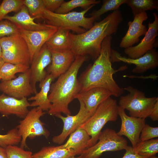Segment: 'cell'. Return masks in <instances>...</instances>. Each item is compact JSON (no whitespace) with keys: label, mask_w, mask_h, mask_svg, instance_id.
<instances>
[{"label":"cell","mask_w":158,"mask_h":158,"mask_svg":"<svg viewBox=\"0 0 158 158\" xmlns=\"http://www.w3.org/2000/svg\"><path fill=\"white\" fill-rule=\"evenodd\" d=\"M112 37H106L102 44L100 54L92 65L89 66L80 76L78 80L81 85L80 92L96 87H102L108 90L112 95L119 97L123 93V88L119 87L114 79L113 75L119 71L127 68L126 66L115 69L111 60Z\"/></svg>","instance_id":"6da1fadb"},{"label":"cell","mask_w":158,"mask_h":158,"mask_svg":"<svg viewBox=\"0 0 158 158\" xmlns=\"http://www.w3.org/2000/svg\"><path fill=\"white\" fill-rule=\"evenodd\" d=\"M118 106L115 99L109 97L101 103L94 114L78 128L85 130L90 136L88 148L97 142L102 129L107 122L117 120Z\"/></svg>","instance_id":"277c9868"},{"label":"cell","mask_w":158,"mask_h":158,"mask_svg":"<svg viewBox=\"0 0 158 158\" xmlns=\"http://www.w3.org/2000/svg\"><path fill=\"white\" fill-rule=\"evenodd\" d=\"M150 158H158V157H156V156H154Z\"/></svg>","instance_id":"ee69618b"},{"label":"cell","mask_w":158,"mask_h":158,"mask_svg":"<svg viewBox=\"0 0 158 158\" xmlns=\"http://www.w3.org/2000/svg\"><path fill=\"white\" fill-rule=\"evenodd\" d=\"M0 80H1V78L0 77Z\"/></svg>","instance_id":"f6af8a7d"},{"label":"cell","mask_w":158,"mask_h":158,"mask_svg":"<svg viewBox=\"0 0 158 158\" xmlns=\"http://www.w3.org/2000/svg\"><path fill=\"white\" fill-rule=\"evenodd\" d=\"M2 53L5 62L23 64L30 66V57L28 46L19 33L0 38Z\"/></svg>","instance_id":"52a82bcc"},{"label":"cell","mask_w":158,"mask_h":158,"mask_svg":"<svg viewBox=\"0 0 158 158\" xmlns=\"http://www.w3.org/2000/svg\"><path fill=\"white\" fill-rule=\"evenodd\" d=\"M125 150L126 152L122 158H146L136 153L132 146L127 145Z\"/></svg>","instance_id":"74e56055"},{"label":"cell","mask_w":158,"mask_h":158,"mask_svg":"<svg viewBox=\"0 0 158 158\" xmlns=\"http://www.w3.org/2000/svg\"><path fill=\"white\" fill-rule=\"evenodd\" d=\"M18 28L19 34L28 46L30 55L31 63L34 56L39 52L58 28L55 27L42 30L30 31Z\"/></svg>","instance_id":"2e32d148"},{"label":"cell","mask_w":158,"mask_h":158,"mask_svg":"<svg viewBox=\"0 0 158 158\" xmlns=\"http://www.w3.org/2000/svg\"><path fill=\"white\" fill-rule=\"evenodd\" d=\"M50 51L51 61L47 67V72L55 79L68 69L75 60V57L71 49Z\"/></svg>","instance_id":"ac0fdd59"},{"label":"cell","mask_w":158,"mask_h":158,"mask_svg":"<svg viewBox=\"0 0 158 158\" xmlns=\"http://www.w3.org/2000/svg\"><path fill=\"white\" fill-rule=\"evenodd\" d=\"M51 61V51L45 44L33 57L29 69L30 83L36 94L37 92L36 84L45 78L48 73L45 69Z\"/></svg>","instance_id":"4fadbf2b"},{"label":"cell","mask_w":158,"mask_h":158,"mask_svg":"<svg viewBox=\"0 0 158 158\" xmlns=\"http://www.w3.org/2000/svg\"><path fill=\"white\" fill-rule=\"evenodd\" d=\"M42 1L46 9L53 12L65 1L63 0H42Z\"/></svg>","instance_id":"8d00e7d4"},{"label":"cell","mask_w":158,"mask_h":158,"mask_svg":"<svg viewBox=\"0 0 158 158\" xmlns=\"http://www.w3.org/2000/svg\"><path fill=\"white\" fill-rule=\"evenodd\" d=\"M29 68V66L23 64L5 62L0 70V77L3 80L14 79L16 78V73H24Z\"/></svg>","instance_id":"83f0119b"},{"label":"cell","mask_w":158,"mask_h":158,"mask_svg":"<svg viewBox=\"0 0 158 158\" xmlns=\"http://www.w3.org/2000/svg\"><path fill=\"white\" fill-rule=\"evenodd\" d=\"M21 140L16 128L9 130L5 135L0 134V146L5 148L9 145H17Z\"/></svg>","instance_id":"1f68e13d"},{"label":"cell","mask_w":158,"mask_h":158,"mask_svg":"<svg viewBox=\"0 0 158 158\" xmlns=\"http://www.w3.org/2000/svg\"><path fill=\"white\" fill-rule=\"evenodd\" d=\"M111 96V93L107 89L96 87L80 92L76 99L82 100L88 112L92 115L98 105Z\"/></svg>","instance_id":"44dd1931"},{"label":"cell","mask_w":158,"mask_h":158,"mask_svg":"<svg viewBox=\"0 0 158 158\" xmlns=\"http://www.w3.org/2000/svg\"><path fill=\"white\" fill-rule=\"evenodd\" d=\"M98 142L85 150L81 158H99L104 152L125 150L128 145L126 139L118 135L114 130L106 128L100 134Z\"/></svg>","instance_id":"ba28073f"},{"label":"cell","mask_w":158,"mask_h":158,"mask_svg":"<svg viewBox=\"0 0 158 158\" xmlns=\"http://www.w3.org/2000/svg\"><path fill=\"white\" fill-rule=\"evenodd\" d=\"M134 149L138 154L146 158L156 156L158 152V139L139 142Z\"/></svg>","instance_id":"4316f807"},{"label":"cell","mask_w":158,"mask_h":158,"mask_svg":"<svg viewBox=\"0 0 158 158\" xmlns=\"http://www.w3.org/2000/svg\"><path fill=\"white\" fill-rule=\"evenodd\" d=\"M44 112L38 107H34L29 111L17 126L18 133L21 137L20 147H26L28 138L32 139L36 137L43 136L46 138L49 136L50 133L44 127V123L40 120Z\"/></svg>","instance_id":"9c48e42d"},{"label":"cell","mask_w":158,"mask_h":158,"mask_svg":"<svg viewBox=\"0 0 158 158\" xmlns=\"http://www.w3.org/2000/svg\"><path fill=\"white\" fill-rule=\"evenodd\" d=\"M118 115L121 123L120 129L117 134L119 136L127 137L135 148L139 142L141 131L145 124V119L129 116L126 113L125 110L119 106Z\"/></svg>","instance_id":"5bb4252c"},{"label":"cell","mask_w":158,"mask_h":158,"mask_svg":"<svg viewBox=\"0 0 158 158\" xmlns=\"http://www.w3.org/2000/svg\"><path fill=\"white\" fill-rule=\"evenodd\" d=\"M111 60L112 63L123 62L135 66L132 72L134 73H142L149 70L154 69L158 66V53L153 49L139 58L133 59L123 56L118 52L111 49Z\"/></svg>","instance_id":"8fae6325"},{"label":"cell","mask_w":158,"mask_h":158,"mask_svg":"<svg viewBox=\"0 0 158 158\" xmlns=\"http://www.w3.org/2000/svg\"><path fill=\"white\" fill-rule=\"evenodd\" d=\"M76 155L72 149L62 148L60 146H50L43 147L33 154V158H67Z\"/></svg>","instance_id":"d4e9b609"},{"label":"cell","mask_w":158,"mask_h":158,"mask_svg":"<svg viewBox=\"0 0 158 158\" xmlns=\"http://www.w3.org/2000/svg\"><path fill=\"white\" fill-rule=\"evenodd\" d=\"M67 158H81V156L80 155L79 157H75V156H72Z\"/></svg>","instance_id":"7bdbcfd3"},{"label":"cell","mask_w":158,"mask_h":158,"mask_svg":"<svg viewBox=\"0 0 158 158\" xmlns=\"http://www.w3.org/2000/svg\"><path fill=\"white\" fill-rule=\"evenodd\" d=\"M91 137L85 130L78 128L71 133L66 142L59 145L62 148L71 149L76 155H80L88 148V144Z\"/></svg>","instance_id":"603a6c76"},{"label":"cell","mask_w":158,"mask_h":158,"mask_svg":"<svg viewBox=\"0 0 158 158\" xmlns=\"http://www.w3.org/2000/svg\"><path fill=\"white\" fill-rule=\"evenodd\" d=\"M139 142L147 140L158 137V127H152L145 124L141 132Z\"/></svg>","instance_id":"d590c367"},{"label":"cell","mask_w":158,"mask_h":158,"mask_svg":"<svg viewBox=\"0 0 158 158\" xmlns=\"http://www.w3.org/2000/svg\"><path fill=\"white\" fill-rule=\"evenodd\" d=\"M23 0H4L0 4V21L11 12L20 10L23 5Z\"/></svg>","instance_id":"4dcf8cb0"},{"label":"cell","mask_w":158,"mask_h":158,"mask_svg":"<svg viewBox=\"0 0 158 158\" xmlns=\"http://www.w3.org/2000/svg\"><path fill=\"white\" fill-rule=\"evenodd\" d=\"M37 18H38L32 17L27 8L23 5L17 13L13 16L7 15L4 19L10 21L18 27L28 30H40L55 27L48 24L37 23L35 20Z\"/></svg>","instance_id":"ffe728a7"},{"label":"cell","mask_w":158,"mask_h":158,"mask_svg":"<svg viewBox=\"0 0 158 158\" xmlns=\"http://www.w3.org/2000/svg\"><path fill=\"white\" fill-rule=\"evenodd\" d=\"M23 3L32 17L42 18L46 8L42 0H23Z\"/></svg>","instance_id":"d6a6232c"},{"label":"cell","mask_w":158,"mask_h":158,"mask_svg":"<svg viewBox=\"0 0 158 158\" xmlns=\"http://www.w3.org/2000/svg\"><path fill=\"white\" fill-rule=\"evenodd\" d=\"M148 18L145 12L135 15L133 21L128 22V29L121 39L119 44L120 47L126 49L133 46L139 41L140 36L145 35L147 29L143 23Z\"/></svg>","instance_id":"e0dca14e"},{"label":"cell","mask_w":158,"mask_h":158,"mask_svg":"<svg viewBox=\"0 0 158 158\" xmlns=\"http://www.w3.org/2000/svg\"><path fill=\"white\" fill-rule=\"evenodd\" d=\"M153 15L154 20L148 23V29L140 42L135 46L125 49L124 52L128 57L133 59L139 58L155 47L156 38L158 35V17L156 13H154Z\"/></svg>","instance_id":"9a60e30c"},{"label":"cell","mask_w":158,"mask_h":158,"mask_svg":"<svg viewBox=\"0 0 158 158\" xmlns=\"http://www.w3.org/2000/svg\"><path fill=\"white\" fill-rule=\"evenodd\" d=\"M128 93L121 96L118 106L129 111L130 116L145 119L148 117L158 97H147L144 92L131 86L123 88Z\"/></svg>","instance_id":"8992f818"},{"label":"cell","mask_w":158,"mask_h":158,"mask_svg":"<svg viewBox=\"0 0 158 158\" xmlns=\"http://www.w3.org/2000/svg\"><path fill=\"white\" fill-rule=\"evenodd\" d=\"M78 100L80 103V108L76 115H68L65 117L61 114H58L55 115L62 121L63 126L61 133L53 138V143L62 144L69 135L78 129L92 115L88 112L82 101Z\"/></svg>","instance_id":"7c38bea8"},{"label":"cell","mask_w":158,"mask_h":158,"mask_svg":"<svg viewBox=\"0 0 158 158\" xmlns=\"http://www.w3.org/2000/svg\"><path fill=\"white\" fill-rule=\"evenodd\" d=\"M70 33V30L67 29L58 28L57 31L45 44L51 51H61L71 49Z\"/></svg>","instance_id":"cb8c5ba5"},{"label":"cell","mask_w":158,"mask_h":158,"mask_svg":"<svg viewBox=\"0 0 158 158\" xmlns=\"http://www.w3.org/2000/svg\"><path fill=\"white\" fill-rule=\"evenodd\" d=\"M153 121H157L158 120V100L155 104L153 109L149 116Z\"/></svg>","instance_id":"f35d334b"},{"label":"cell","mask_w":158,"mask_h":158,"mask_svg":"<svg viewBox=\"0 0 158 158\" xmlns=\"http://www.w3.org/2000/svg\"><path fill=\"white\" fill-rule=\"evenodd\" d=\"M30 104L27 97L18 99L4 93L0 95V113L3 116L13 115L23 118Z\"/></svg>","instance_id":"d6986e66"},{"label":"cell","mask_w":158,"mask_h":158,"mask_svg":"<svg viewBox=\"0 0 158 158\" xmlns=\"http://www.w3.org/2000/svg\"><path fill=\"white\" fill-rule=\"evenodd\" d=\"M87 58L86 56H76L68 69L51 83L48 96L51 104L48 111L49 114L55 115L63 113L71 115L69 104L76 99L82 88L77 78L78 73Z\"/></svg>","instance_id":"3957f363"},{"label":"cell","mask_w":158,"mask_h":158,"mask_svg":"<svg viewBox=\"0 0 158 158\" xmlns=\"http://www.w3.org/2000/svg\"><path fill=\"white\" fill-rule=\"evenodd\" d=\"M5 62V61L1 57H0V70Z\"/></svg>","instance_id":"60d3db41"},{"label":"cell","mask_w":158,"mask_h":158,"mask_svg":"<svg viewBox=\"0 0 158 158\" xmlns=\"http://www.w3.org/2000/svg\"><path fill=\"white\" fill-rule=\"evenodd\" d=\"M0 91L6 95L18 99L36 94L30 83L29 69L15 79L1 80Z\"/></svg>","instance_id":"30bf717a"},{"label":"cell","mask_w":158,"mask_h":158,"mask_svg":"<svg viewBox=\"0 0 158 158\" xmlns=\"http://www.w3.org/2000/svg\"><path fill=\"white\" fill-rule=\"evenodd\" d=\"M2 53V49L0 43V57H1Z\"/></svg>","instance_id":"b9f144b4"},{"label":"cell","mask_w":158,"mask_h":158,"mask_svg":"<svg viewBox=\"0 0 158 158\" xmlns=\"http://www.w3.org/2000/svg\"><path fill=\"white\" fill-rule=\"evenodd\" d=\"M6 149L7 158H33L32 152L25 150L17 145H9Z\"/></svg>","instance_id":"836d02e7"},{"label":"cell","mask_w":158,"mask_h":158,"mask_svg":"<svg viewBox=\"0 0 158 158\" xmlns=\"http://www.w3.org/2000/svg\"><path fill=\"white\" fill-rule=\"evenodd\" d=\"M126 0H104L101 8L97 10L94 11L90 14L95 20L99 18L102 14L111 11L118 10L122 4L126 3Z\"/></svg>","instance_id":"f546056e"},{"label":"cell","mask_w":158,"mask_h":158,"mask_svg":"<svg viewBox=\"0 0 158 158\" xmlns=\"http://www.w3.org/2000/svg\"><path fill=\"white\" fill-rule=\"evenodd\" d=\"M95 5H91L80 12H70L64 14L57 13L45 8L42 18L46 20L48 24L64 28L80 34L93 26L94 18L86 17L85 15Z\"/></svg>","instance_id":"5b68a950"},{"label":"cell","mask_w":158,"mask_h":158,"mask_svg":"<svg viewBox=\"0 0 158 158\" xmlns=\"http://www.w3.org/2000/svg\"><path fill=\"white\" fill-rule=\"evenodd\" d=\"M55 79L52 75L48 73L45 78L40 83V91L34 96L28 98V100L33 101L30 107H38L43 111H48L51 104L49 100L48 96L51 85Z\"/></svg>","instance_id":"7402d4cb"},{"label":"cell","mask_w":158,"mask_h":158,"mask_svg":"<svg viewBox=\"0 0 158 158\" xmlns=\"http://www.w3.org/2000/svg\"><path fill=\"white\" fill-rule=\"evenodd\" d=\"M18 33V28L11 22L7 20L0 21V38Z\"/></svg>","instance_id":"e575fe53"},{"label":"cell","mask_w":158,"mask_h":158,"mask_svg":"<svg viewBox=\"0 0 158 158\" xmlns=\"http://www.w3.org/2000/svg\"><path fill=\"white\" fill-rule=\"evenodd\" d=\"M158 2L155 0H126L125 4L130 7L134 17L148 10H158Z\"/></svg>","instance_id":"484cf974"},{"label":"cell","mask_w":158,"mask_h":158,"mask_svg":"<svg viewBox=\"0 0 158 158\" xmlns=\"http://www.w3.org/2000/svg\"><path fill=\"white\" fill-rule=\"evenodd\" d=\"M100 1L96 0H71L64 1L55 11L59 14H64L70 12L71 10L78 7L86 9L91 5L99 3Z\"/></svg>","instance_id":"f1b7e54d"},{"label":"cell","mask_w":158,"mask_h":158,"mask_svg":"<svg viewBox=\"0 0 158 158\" xmlns=\"http://www.w3.org/2000/svg\"><path fill=\"white\" fill-rule=\"evenodd\" d=\"M123 20L122 13L118 9L101 21L95 23L92 28L82 33H70L71 49L75 58L89 55L96 59L100 54L103 40L117 32Z\"/></svg>","instance_id":"7a4b0ae2"},{"label":"cell","mask_w":158,"mask_h":158,"mask_svg":"<svg viewBox=\"0 0 158 158\" xmlns=\"http://www.w3.org/2000/svg\"><path fill=\"white\" fill-rule=\"evenodd\" d=\"M0 158H7L6 148L0 146Z\"/></svg>","instance_id":"ab89813d"}]
</instances>
